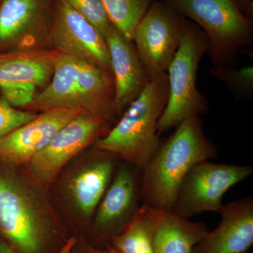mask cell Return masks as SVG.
I'll use <instances>...</instances> for the list:
<instances>
[{
	"mask_svg": "<svg viewBox=\"0 0 253 253\" xmlns=\"http://www.w3.org/2000/svg\"><path fill=\"white\" fill-rule=\"evenodd\" d=\"M217 146L205 134L200 116L186 118L161 142L156 154L141 170L142 204L173 209L178 191L190 169L198 163L217 157Z\"/></svg>",
	"mask_w": 253,
	"mask_h": 253,
	"instance_id": "6da1fadb",
	"label": "cell"
},
{
	"mask_svg": "<svg viewBox=\"0 0 253 253\" xmlns=\"http://www.w3.org/2000/svg\"><path fill=\"white\" fill-rule=\"evenodd\" d=\"M113 75L99 66L61 54L49 83L26 108L67 109L109 121L116 113Z\"/></svg>",
	"mask_w": 253,
	"mask_h": 253,
	"instance_id": "7a4b0ae2",
	"label": "cell"
},
{
	"mask_svg": "<svg viewBox=\"0 0 253 253\" xmlns=\"http://www.w3.org/2000/svg\"><path fill=\"white\" fill-rule=\"evenodd\" d=\"M167 73L150 80L119 122L94 142L99 151L122 158L141 171L159 148L158 121L167 104Z\"/></svg>",
	"mask_w": 253,
	"mask_h": 253,
	"instance_id": "3957f363",
	"label": "cell"
},
{
	"mask_svg": "<svg viewBox=\"0 0 253 253\" xmlns=\"http://www.w3.org/2000/svg\"><path fill=\"white\" fill-rule=\"evenodd\" d=\"M194 21L207 37L214 66L235 62L253 43L252 0H162Z\"/></svg>",
	"mask_w": 253,
	"mask_h": 253,
	"instance_id": "277c9868",
	"label": "cell"
},
{
	"mask_svg": "<svg viewBox=\"0 0 253 253\" xmlns=\"http://www.w3.org/2000/svg\"><path fill=\"white\" fill-rule=\"evenodd\" d=\"M209 48L204 31L189 23L179 48L168 68L167 104L158 123V135L186 118L207 112L209 103L196 86L199 63Z\"/></svg>",
	"mask_w": 253,
	"mask_h": 253,
	"instance_id": "5b68a950",
	"label": "cell"
},
{
	"mask_svg": "<svg viewBox=\"0 0 253 253\" xmlns=\"http://www.w3.org/2000/svg\"><path fill=\"white\" fill-rule=\"evenodd\" d=\"M0 234L16 253H49L53 235L29 191L0 173Z\"/></svg>",
	"mask_w": 253,
	"mask_h": 253,
	"instance_id": "8992f818",
	"label": "cell"
},
{
	"mask_svg": "<svg viewBox=\"0 0 253 253\" xmlns=\"http://www.w3.org/2000/svg\"><path fill=\"white\" fill-rule=\"evenodd\" d=\"M253 172L251 166L205 161L191 168L183 179L173 211L189 219L205 212H221L224 194Z\"/></svg>",
	"mask_w": 253,
	"mask_h": 253,
	"instance_id": "52a82bcc",
	"label": "cell"
},
{
	"mask_svg": "<svg viewBox=\"0 0 253 253\" xmlns=\"http://www.w3.org/2000/svg\"><path fill=\"white\" fill-rule=\"evenodd\" d=\"M189 23L165 1H154L149 6L133 39L149 81L167 73Z\"/></svg>",
	"mask_w": 253,
	"mask_h": 253,
	"instance_id": "ba28073f",
	"label": "cell"
},
{
	"mask_svg": "<svg viewBox=\"0 0 253 253\" xmlns=\"http://www.w3.org/2000/svg\"><path fill=\"white\" fill-rule=\"evenodd\" d=\"M47 45L112 74L109 49L104 37L62 0L54 2Z\"/></svg>",
	"mask_w": 253,
	"mask_h": 253,
	"instance_id": "9c48e42d",
	"label": "cell"
},
{
	"mask_svg": "<svg viewBox=\"0 0 253 253\" xmlns=\"http://www.w3.org/2000/svg\"><path fill=\"white\" fill-rule=\"evenodd\" d=\"M53 0H0V50L42 49L52 20Z\"/></svg>",
	"mask_w": 253,
	"mask_h": 253,
	"instance_id": "30bf717a",
	"label": "cell"
},
{
	"mask_svg": "<svg viewBox=\"0 0 253 253\" xmlns=\"http://www.w3.org/2000/svg\"><path fill=\"white\" fill-rule=\"evenodd\" d=\"M108 121L89 115H78L30 161L33 175L41 182L52 180L71 158L109 131Z\"/></svg>",
	"mask_w": 253,
	"mask_h": 253,
	"instance_id": "8fae6325",
	"label": "cell"
},
{
	"mask_svg": "<svg viewBox=\"0 0 253 253\" xmlns=\"http://www.w3.org/2000/svg\"><path fill=\"white\" fill-rule=\"evenodd\" d=\"M136 170L131 166L118 168L96 208L93 230L104 248L124 231L141 207L140 176Z\"/></svg>",
	"mask_w": 253,
	"mask_h": 253,
	"instance_id": "7c38bea8",
	"label": "cell"
},
{
	"mask_svg": "<svg viewBox=\"0 0 253 253\" xmlns=\"http://www.w3.org/2000/svg\"><path fill=\"white\" fill-rule=\"evenodd\" d=\"M81 113L50 109L0 139V158L14 163L30 162L44 149L55 134Z\"/></svg>",
	"mask_w": 253,
	"mask_h": 253,
	"instance_id": "4fadbf2b",
	"label": "cell"
},
{
	"mask_svg": "<svg viewBox=\"0 0 253 253\" xmlns=\"http://www.w3.org/2000/svg\"><path fill=\"white\" fill-rule=\"evenodd\" d=\"M219 225L198 243L191 253H246L253 244V199L224 205Z\"/></svg>",
	"mask_w": 253,
	"mask_h": 253,
	"instance_id": "5bb4252c",
	"label": "cell"
},
{
	"mask_svg": "<svg viewBox=\"0 0 253 253\" xmlns=\"http://www.w3.org/2000/svg\"><path fill=\"white\" fill-rule=\"evenodd\" d=\"M105 41L109 49L115 85L116 113H122L149 81L135 46L113 26Z\"/></svg>",
	"mask_w": 253,
	"mask_h": 253,
	"instance_id": "9a60e30c",
	"label": "cell"
},
{
	"mask_svg": "<svg viewBox=\"0 0 253 253\" xmlns=\"http://www.w3.org/2000/svg\"><path fill=\"white\" fill-rule=\"evenodd\" d=\"M146 206L154 224V253H191L209 231L204 223L189 220L172 209Z\"/></svg>",
	"mask_w": 253,
	"mask_h": 253,
	"instance_id": "2e32d148",
	"label": "cell"
},
{
	"mask_svg": "<svg viewBox=\"0 0 253 253\" xmlns=\"http://www.w3.org/2000/svg\"><path fill=\"white\" fill-rule=\"evenodd\" d=\"M63 53L53 49L21 51L0 50V84L30 83L47 85L52 77L55 63Z\"/></svg>",
	"mask_w": 253,
	"mask_h": 253,
	"instance_id": "e0dca14e",
	"label": "cell"
},
{
	"mask_svg": "<svg viewBox=\"0 0 253 253\" xmlns=\"http://www.w3.org/2000/svg\"><path fill=\"white\" fill-rule=\"evenodd\" d=\"M115 156L99 151V155L71 179L70 194L84 217H91L111 184L114 172L113 158Z\"/></svg>",
	"mask_w": 253,
	"mask_h": 253,
	"instance_id": "ac0fdd59",
	"label": "cell"
},
{
	"mask_svg": "<svg viewBox=\"0 0 253 253\" xmlns=\"http://www.w3.org/2000/svg\"><path fill=\"white\" fill-rule=\"evenodd\" d=\"M154 224L146 205L141 204L135 217L110 246L121 253H154Z\"/></svg>",
	"mask_w": 253,
	"mask_h": 253,
	"instance_id": "d6986e66",
	"label": "cell"
},
{
	"mask_svg": "<svg viewBox=\"0 0 253 253\" xmlns=\"http://www.w3.org/2000/svg\"><path fill=\"white\" fill-rule=\"evenodd\" d=\"M113 26L132 42L136 26L154 0H102Z\"/></svg>",
	"mask_w": 253,
	"mask_h": 253,
	"instance_id": "ffe728a7",
	"label": "cell"
},
{
	"mask_svg": "<svg viewBox=\"0 0 253 253\" xmlns=\"http://www.w3.org/2000/svg\"><path fill=\"white\" fill-rule=\"evenodd\" d=\"M211 73L224 83L234 94L251 99L253 95V67L235 70L229 66H214Z\"/></svg>",
	"mask_w": 253,
	"mask_h": 253,
	"instance_id": "44dd1931",
	"label": "cell"
},
{
	"mask_svg": "<svg viewBox=\"0 0 253 253\" xmlns=\"http://www.w3.org/2000/svg\"><path fill=\"white\" fill-rule=\"evenodd\" d=\"M71 9L85 18L105 39L113 27L102 0H62Z\"/></svg>",
	"mask_w": 253,
	"mask_h": 253,
	"instance_id": "7402d4cb",
	"label": "cell"
},
{
	"mask_svg": "<svg viewBox=\"0 0 253 253\" xmlns=\"http://www.w3.org/2000/svg\"><path fill=\"white\" fill-rule=\"evenodd\" d=\"M37 116L36 113L23 111L13 107L0 97V139L20 126L29 123Z\"/></svg>",
	"mask_w": 253,
	"mask_h": 253,
	"instance_id": "603a6c76",
	"label": "cell"
},
{
	"mask_svg": "<svg viewBox=\"0 0 253 253\" xmlns=\"http://www.w3.org/2000/svg\"><path fill=\"white\" fill-rule=\"evenodd\" d=\"M37 86L30 83H11L0 84L1 97L14 108L26 107L36 95Z\"/></svg>",
	"mask_w": 253,
	"mask_h": 253,
	"instance_id": "cb8c5ba5",
	"label": "cell"
},
{
	"mask_svg": "<svg viewBox=\"0 0 253 253\" xmlns=\"http://www.w3.org/2000/svg\"><path fill=\"white\" fill-rule=\"evenodd\" d=\"M0 253H16L6 241L0 240Z\"/></svg>",
	"mask_w": 253,
	"mask_h": 253,
	"instance_id": "d4e9b609",
	"label": "cell"
},
{
	"mask_svg": "<svg viewBox=\"0 0 253 253\" xmlns=\"http://www.w3.org/2000/svg\"><path fill=\"white\" fill-rule=\"evenodd\" d=\"M92 252L93 253H121L111 246L101 248V249H93Z\"/></svg>",
	"mask_w": 253,
	"mask_h": 253,
	"instance_id": "484cf974",
	"label": "cell"
},
{
	"mask_svg": "<svg viewBox=\"0 0 253 253\" xmlns=\"http://www.w3.org/2000/svg\"><path fill=\"white\" fill-rule=\"evenodd\" d=\"M92 248L83 247L82 250H73V251H68L66 253H93Z\"/></svg>",
	"mask_w": 253,
	"mask_h": 253,
	"instance_id": "4316f807",
	"label": "cell"
}]
</instances>
